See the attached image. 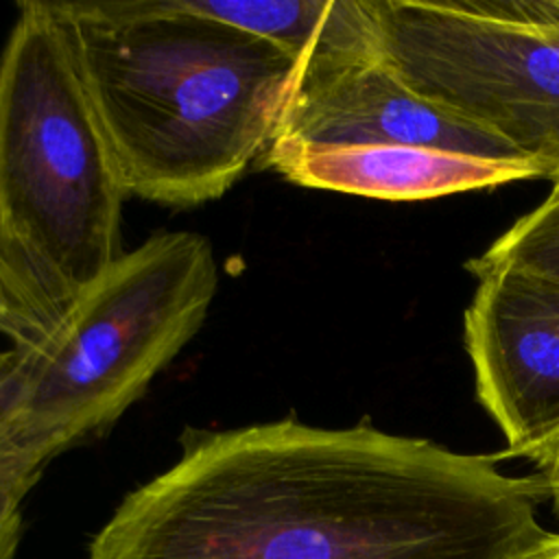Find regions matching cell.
Segmentation results:
<instances>
[{
	"label": "cell",
	"instance_id": "1",
	"mask_svg": "<svg viewBox=\"0 0 559 559\" xmlns=\"http://www.w3.org/2000/svg\"><path fill=\"white\" fill-rule=\"evenodd\" d=\"M500 461L369 421L188 430L87 559H513L548 533V487Z\"/></svg>",
	"mask_w": 559,
	"mask_h": 559
},
{
	"label": "cell",
	"instance_id": "2",
	"mask_svg": "<svg viewBox=\"0 0 559 559\" xmlns=\"http://www.w3.org/2000/svg\"><path fill=\"white\" fill-rule=\"evenodd\" d=\"M127 197L190 210L258 166L299 61L177 0H52Z\"/></svg>",
	"mask_w": 559,
	"mask_h": 559
},
{
	"label": "cell",
	"instance_id": "3",
	"mask_svg": "<svg viewBox=\"0 0 559 559\" xmlns=\"http://www.w3.org/2000/svg\"><path fill=\"white\" fill-rule=\"evenodd\" d=\"M124 190L52 0L17 4L0 55V334L46 338L122 255Z\"/></svg>",
	"mask_w": 559,
	"mask_h": 559
},
{
	"label": "cell",
	"instance_id": "4",
	"mask_svg": "<svg viewBox=\"0 0 559 559\" xmlns=\"http://www.w3.org/2000/svg\"><path fill=\"white\" fill-rule=\"evenodd\" d=\"M216 288L212 242L159 231L122 253L46 338L11 347L0 498L22 502L55 456L109 430L201 330Z\"/></svg>",
	"mask_w": 559,
	"mask_h": 559
},
{
	"label": "cell",
	"instance_id": "5",
	"mask_svg": "<svg viewBox=\"0 0 559 559\" xmlns=\"http://www.w3.org/2000/svg\"><path fill=\"white\" fill-rule=\"evenodd\" d=\"M404 81L548 168L559 192V0H378Z\"/></svg>",
	"mask_w": 559,
	"mask_h": 559
},
{
	"label": "cell",
	"instance_id": "6",
	"mask_svg": "<svg viewBox=\"0 0 559 559\" xmlns=\"http://www.w3.org/2000/svg\"><path fill=\"white\" fill-rule=\"evenodd\" d=\"M463 314L480 406L500 428L498 456L533 459L559 437V282L496 266Z\"/></svg>",
	"mask_w": 559,
	"mask_h": 559
},
{
	"label": "cell",
	"instance_id": "7",
	"mask_svg": "<svg viewBox=\"0 0 559 559\" xmlns=\"http://www.w3.org/2000/svg\"><path fill=\"white\" fill-rule=\"evenodd\" d=\"M417 144L480 157H528L476 120L415 92L389 57L293 92L269 148Z\"/></svg>",
	"mask_w": 559,
	"mask_h": 559
},
{
	"label": "cell",
	"instance_id": "8",
	"mask_svg": "<svg viewBox=\"0 0 559 559\" xmlns=\"http://www.w3.org/2000/svg\"><path fill=\"white\" fill-rule=\"evenodd\" d=\"M286 181L386 201L432 199L520 179H548L533 157H480L417 144H345L269 148L255 166Z\"/></svg>",
	"mask_w": 559,
	"mask_h": 559
},
{
	"label": "cell",
	"instance_id": "9",
	"mask_svg": "<svg viewBox=\"0 0 559 559\" xmlns=\"http://www.w3.org/2000/svg\"><path fill=\"white\" fill-rule=\"evenodd\" d=\"M496 266H511L559 282V192H550L480 255L465 262L469 273Z\"/></svg>",
	"mask_w": 559,
	"mask_h": 559
},
{
	"label": "cell",
	"instance_id": "10",
	"mask_svg": "<svg viewBox=\"0 0 559 559\" xmlns=\"http://www.w3.org/2000/svg\"><path fill=\"white\" fill-rule=\"evenodd\" d=\"M22 537V511L20 500L0 498V559H15V550Z\"/></svg>",
	"mask_w": 559,
	"mask_h": 559
},
{
	"label": "cell",
	"instance_id": "11",
	"mask_svg": "<svg viewBox=\"0 0 559 559\" xmlns=\"http://www.w3.org/2000/svg\"><path fill=\"white\" fill-rule=\"evenodd\" d=\"M531 463L535 465L537 474L544 478L548 487V500L552 502V509L559 515V437L550 445H546L539 454H535Z\"/></svg>",
	"mask_w": 559,
	"mask_h": 559
},
{
	"label": "cell",
	"instance_id": "12",
	"mask_svg": "<svg viewBox=\"0 0 559 559\" xmlns=\"http://www.w3.org/2000/svg\"><path fill=\"white\" fill-rule=\"evenodd\" d=\"M513 559H559V533L548 531L539 542H535Z\"/></svg>",
	"mask_w": 559,
	"mask_h": 559
},
{
	"label": "cell",
	"instance_id": "13",
	"mask_svg": "<svg viewBox=\"0 0 559 559\" xmlns=\"http://www.w3.org/2000/svg\"><path fill=\"white\" fill-rule=\"evenodd\" d=\"M11 365H13V349H2L0 352V389L11 371Z\"/></svg>",
	"mask_w": 559,
	"mask_h": 559
},
{
	"label": "cell",
	"instance_id": "14",
	"mask_svg": "<svg viewBox=\"0 0 559 559\" xmlns=\"http://www.w3.org/2000/svg\"><path fill=\"white\" fill-rule=\"evenodd\" d=\"M0 319H2V306H0Z\"/></svg>",
	"mask_w": 559,
	"mask_h": 559
}]
</instances>
